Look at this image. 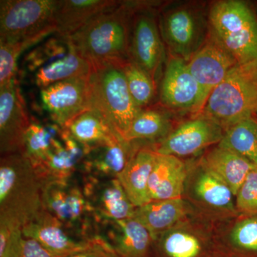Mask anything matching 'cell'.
<instances>
[{"mask_svg": "<svg viewBox=\"0 0 257 257\" xmlns=\"http://www.w3.org/2000/svg\"><path fill=\"white\" fill-rule=\"evenodd\" d=\"M87 154V149L62 128L47 160L37 168L46 181L72 179L81 173Z\"/></svg>", "mask_w": 257, "mask_h": 257, "instance_id": "18", "label": "cell"}, {"mask_svg": "<svg viewBox=\"0 0 257 257\" xmlns=\"http://www.w3.org/2000/svg\"><path fill=\"white\" fill-rule=\"evenodd\" d=\"M25 237L35 239L51 253L65 257L85 247L88 239L70 234L55 216L44 208L22 227Z\"/></svg>", "mask_w": 257, "mask_h": 257, "instance_id": "16", "label": "cell"}, {"mask_svg": "<svg viewBox=\"0 0 257 257\" xmlns=\"http://www.w3.org/2000/svg\"><path fill=\"white\" fill-rule=\"evenodd\" d=\"M61 128L57 124L50 128L40 123L31 121L24 138L22 154L35 167H40L53 149Z\"/></svg>", "mask_w": 257, "mask_h": 257, "instance_id": "30", "label": "cell"}, {"mask_svg": "<svg viewBox=\"0 0 257 257\" xmlns=\"http://www.w3.org/2000/svg\"><path fill=\"white\" fill-rule=\"evenodd\" d=\"M256 111V75L239 66L211 92L198 116L212 120L225 131Z\"/></svg>", "mask_w": 257, "mask_h": 257, "instance_id": "5", "label": "cell"}, {"mask_svg": "<svg viewBox=\"0 0 257 257\" xmlns=\"http://www.w3.org/2000/svg\"><path fill=\"white\" fill-rule=\"evenodd\" d=\"M187 66L200 87L204 107L211 92L239 65L209 32L207 40L187 62Z\"/></svg>", "mask_w": 257, "mask_h": 257, "instance_id": "13", "label": "cell"}, {"mask_svg": "<svg viewBox=\"0 0 257 257\" xmlns=\"http://www.w3.org/2000/svg\"><path fill=\"white\" fill-rule=\"evenodd\" d=\"M255 75H256V79H257V72H256V74H255Z\"/></svg>", "mask_w": 257, "mask_h": 257, "instance_id": "39", "label": "cell"}, {"mask_svg": "<svg viewBox=\"0 0 257 257\" xmlns=\"http://www.w3.org/2000/svg\"><path fill=\"white\" fill-rule=\"evenodd\" d=\"M89 77L62 81L41 89L44 107L61 128L65 127L76 116L90 109Z\"/></svg>", "mask_w": 257, "mask_h": 257, "instance_id": "12", "label": "cell"}, {"mask_svg": "<svg viewBox=\"0 0 257 257\" xmlns=\"http://www.w3.org/2000/svg\"><path fill=\"white\" fill-rule=\"evenodd\" d=\"M65 257H119L110 243L101 234L88 239L85 247Z\"/></svg>", "mask_w": 257, "mask_h": 257, "instance_id": "38", "label": "cell"}, {"mask_svg": "<svg viewBox=\"0 0 257 257\" xmlns=\"http://www.w3.org/2000/svg\"><path fill=\"white\" fill-rule=\"evenodd\" d=\"M119 2L112 0H62L55 15L56 33L67 38L103 12L112 9Z\"/></svg>", "mask_w": 257, "mask_h": 257, "instance_id": "24", "label": "cell"}, {"mask_svg": "<svg viewBox=\"0 0 257 257\" xmlns=\"http://www.w3.org/2000/svg\"><path fill=\"white\" fill-rule=\"evenodd\" d=\"M27 49L20 42H0V87L15 80L19 56Z\"/></svg>", "mask_w": 257, "mask_h": 257, "instance_id": "35", "label": "cell"}, {"mask_svg": "<svg viewBox=\"0 0 257 257\" xmlns=\"http://www.w3.org/2000/svg\"><path fill=\"white\" fill-rule=\"evenodd\" d=\"M45 179L23 154L1 157L0 221L23 227L42 208Z\"/></svg>", "mask_w": 257, "mask_h": 257, "instance_id": "2", "label": "cell"}, {"mask_svg": "<svg viewBox=\"0 0 257 257\" xmlns=\"http://www.w3.org/2000/svg\"><path fill=\"white\" fill-rule=\"evenodd\" d=\"M2 257H61L51 253L35 239L25 237L22 229L15 230Z\"/></svg>", "mask_w": 257, "mask_h": 257, "instance_id": "34", "label": "cell"}, {"mask_svg": "<svg viewBox=\"0 0 257 257\" xmlns=\"http://www.w3.org/2000/svg\"><path fill=\"white\" fill-rule=\"evenodd\" d=\"M121 64L92 65L89 82L90 109L99 112L124 138L143 109L130 94Z\"/></svg>", "mask_w": 257, "mask_h": 257, "instance_id": "4", "label": "cell"}, {"mask_svg": "<svg viewBox=\"0 0 257 257\" xmlns=\"http://www.w3.org/2000/svg\"><path fill=\"white\" fill-rule=\"evenodd\" d=\"M157 156L153 147L138 146L127 165L118 176L128 199L136 207L151 202L149 181Z\"/></svg>", "mask_w": 257, "mask_h": 257, "instance_id": "21", "label": "cell"}, {"mask_svg": "<svg viewBox=\"0 0 257 257\" xmlns=\"http://www.w3.org/2000/svg\"><path fill=\"white\" fill-rule=\"evenodd\" d=\"M199 164L224 182L235 197L248 174L257 168L239 154L219 145L207 152Z\"/></svg>", "mask_w": 257, "mask_h": 257, "instance_id": "22", "label": "cell"}, {"mask_svg": "<svg viewBox=\"0 0 257 257\" xmlns=\"http://www.w3.org/2000/svg\"><path fill=\"white\" fill-rule=\"evenodd\" d=\"M132 21L130 59L155 80L164 58V45L155 19L150 13H139Z\"/></svg>", "mask_w": 257, "mask_h": 257, "instance_id": "15", "label": "cell"}, {"mask_svg": "<svg viewBox=\"0 0 257 257\" xmlns=\"http://www.w3.org/2000/svg\"><path fill=\"white\" fill-rule=\"evenodd\" d=\"M153 243L165 257H199L202 251L201 240L195 234L180 228L162 233Z\"/></svg>", "mask_w": 257, "mask_h": 257, "instance_id": "31", "label": "cell"}, {"mask_svg": "<svg viewBox=\"0 0 257 257\" xmlns=\"http://www.w3.org/2000/svg\"><path fill=\"white\" fill-rule=\"evenodd\" d=\"M236 209L248 214L257 215V168L251 171L236 195Z\"/></svg>", "mask_w": 257, "mask_h": 257, "instance_id": "36", "label": "cell"}, {"mask_svg": "<svg viewBox=\"0 0 257 257\" xmlns=\"http://www.w3.org/2000/svg\"><path fill=\"white\" fill-rule=\"evenodd\" d=\"M189 212V204L178 198L151 201L136 207L134 218L148 230L154 241L162 233L175 227Z\"/></svg>", "mask_w": 257, "mask_h": 257, "instance_id": "23", "label": "cell"}, {"mask_svg": "<svg viewBox=\"0 0 257 257\" xmlns=\"http://www.w3.org/2000/svg\"><path fill=\"white\" fill-rule=\"evenodd\" d=\"M102 229L104 234L101 235L119 257H150L153 239L148 230L135 218L108 223Z\"/></svg>", "mask_w": 257, "mask_h": 257, "instance_id": "20", "label": "cell"}, {"mask_svg": "<svg viewBox=\"0 0 257 257\" xmlns=\"http://www.w3.org/2000/svg\"><path fill=\"white\" fill-rule=\"evenodd\" d=\"M135 13L128 2H119L66 39L92 65L121 63L130 59L131 20Z\"/></svg>", "mask_w": 257, "mask_h": 257, "instance_id": "1", "label": "cell"}, {"mask_svg": "<svg viewBox=\"0 0 257 257\" xmlns=\"http://www.w3.org/2000/svg\"><path fill=\"white\" fill-rule=\"evenodd\" d=\"M188 175L187 166L179 157L157 154L149 181L150 200L182 198Z\"/></svg>", "mask_w": 257, "mask_h": 257, "instance_id": "19", "label": "cell"}, {"mask_svg": "<svg viewBox=\"0 0 257 257\" xmlns=\"http://www.w3.org/2000/svg\"><path fill=\"white\" fill-rule=\"evenodd\" d=\"M42 206L77 239L87 240L101 234V225L83 192L82 184L74 178L46 181L42 190Z\"/></svg>", "mask_w": 257, "mask_h": 257, "instance_id": "6", "label": "cell"}, {"mask_svg": "<svg viewBox=\"0 0 257 257\" xmlns=\"http://www.w3.org/2000/svg\"><path fill=\"white\" fill-rule=\"evenodd\" d=\"M121 67L134 101L140 109H146L155 96V80L145 69L130 59L122 62Z\"/></svg>", "mask_w": 257, "mask_h": 257, "instance_id": "32", "label": "cell"}, {"mask_svg": "<svg viewBox=\"0 0 257 257\" xmlns=\"http://www.w3.org/2000/svg\"><path fill=\"white\" fill-rule=\"evenodd\" d=\"M218 145L236 152L257 167V120L252 116L230 126Z\"/></svg>", "mask_w": 257, "mask_h": 257, "instance_id": "29", "label": "cell"}, {"mask_svg": "<svg viewBox=\"0 0 257 257\" xmlns=\"http://www.w3.org/2000/svg\"><path fill=\"white\" fill-rule=\"evenodd\" d=\"M189 184L193 197L204 207L220 212L236 211L235 196L231 189L199 164Z\"/></svg>", "mask_w": 257, "mask_h": 257, "instance_id": "25", "label": "cell"}, {"mask_svg": "<svg viewBox=\"0 0 257 257\" xmlns=\"http://www.w3.org/2000/svg\"><path fill=\"white\" fill-rule=\"evenodd\" d=\"M57 0H1L0 42L32 47L56 32Z\"/></svg>", "mask_w": 257, "mask_h": 257, "instance_id": "7", "label": "cell"}, {"mask_svg": "<svg viewBox=\"0 0 257 257\" xmlns=\"http://www.w3.org/2000/svg\"><path fill=\"white\" fill-rule=\"evenodd\" d=\"M31 124L16 81L0 87L1 157L23 152L24 138Z\"/></svg>", "mask_w": 257, "mask_h": 257, "instance_id": "14", "label": "cell"}, {"mask_svg": "<svg viewBox=\"0 0 257 257\" xmlns=\"http://www.w3.org/2000/svg\"><path fill=\"white\" fill-rule=\"evenodd\" d=\"M224 134V130L212 120L197 116L171 131L153 148L159 155L179 158L191 156L211 145H217Z\"/></svg>", "mask_w": 257, "mask_h": 257, "instance_id": "9", "label": "cell"}, {"mask_svg": "<svg viewBox=\"0 0 257 257\" xmlns=\"http://www.w3.org/2000/svg\"><path fill=\"white\" fill-rule=\"evenodd\" d=\"M160 101L172 110L191 111L198 116L203 108L200 87L189 72L187 62L171 55L161 82Z\"/></svg>", "mask_w": 257, "mask_h": 257, "instance_id": "10", "label": "cell"}, {"mask_svg": "<svg viewBox=\"0 0 257 257\" xmlns=\"http://www.w3.org/2000/svg\"><path fill=\"white\" fill-rule=\"evenodd\" d=\"M69 135L87 151L121 136L99 112L87 109L76 116L65 127Z\"/></svg>", "mask_w": 257, "mask_h": 257, "instance_id": "26", "label": "cell"}, {"mask_svg": "<svg viewBox=\"0 0 257 257\" xmlns=\"http://www.w3.org/2000/svg\"><path fill=\"white\" fill-rule=\"evenodd\" d=\"M67 42V39L64 43L52 39L37 50L32 51L29 54V67L31 69H36L51 58L62 55L65 51L64 45H66Z\"/></svg>", "mask_w": 257, "mask_h": 257, "instance_id": "37", "label": "cell"}, {"mask_svg": "<svg viewBox=\"0 0 257 257\" xmlns=\"http://www.w3.org/2000/svg\"><path fill=\"white\" fill-rule=\"evenodd\" d=\"M209 34L233 56L242 68L257 72V16L247 3L221 0L208 15Z\"/></svg>", "mask_w": 257, "mask_h": 257, "instance_id": "3", "label": "cell"}, {"mask_svg": "<svg viewBox=\"0 0 257 257\" xmlns=\"http://www.w3.org/2000/svg\"><path fill=\"white\" fill-rule=\"evenodd\" d=\"M68 46L65 55L38 69L35 77L37 87L42 89L55 83L90 75L92 63L69 44Z\"/></svg>", "mask_w": 257, "mask_h": 257, "instance_id": "27", "label": "cell"}, {"mask_svg": "<svg viewBox=\"0 0 257 257\" xmlns=\"http://www.w3.org/2000/svg\"><path fill=\"white\" fill-rule=\"evenodd\" d=\"M170 132V119L165 112L146 108L134 120L124 138L128 142L150 140L157 143Z\"/></svg>", "mask_w": 257, "mask_h": 257, "instance_id": "28", "label": "cell"}, {"mask_svg": "<svg viewBox=\"0 0 257 257\" xmlns=\"http://www.w3.org/2000/svg\"><path fill=\"white\" fill-rule=\"evenodd\" d=\"M256 116H257V111H256Z\"/></svg>", "mask_w": 257, "mask_h": 257, "instance_id": "40", "label": "cell"}, {"mask_svg": "<svg viewBox=\"0 0 257 257\" xmlns=\"http://www.w3.org/2000/svg\"><path fill=\"white\" fill-rule=\"evenodd\" d=\"M138 145L122 136L89 150L83 162L81 175L96 178H117L133 156Z\"/></svg>", "mask_w": 257, "mask_h": 257, "instance_id": "17", "label": "cell"}, {"mask_svg": "<svg viewBox=\"0 0 257 257\" xmlns=\"http://www.w3.org/2000/svg\"><path fill=\"white\" fill-rule=\"evenodd\" d=\"M234 247L248 253H257V215H250L234 225L230 234Z\"/></svg>", "mask_w": 257, "mask_h": 257, "instance_id": "33", "label": "cell"}, {"mask_svg": "<svg viewBox=\"0 0 257 257\" xmlns=\"http://www.w3.org/2000/svg\"><path fill=\"white\" fill-rule=\"evenodd\" d=\"M160 31L171 55L189 62L207 40L209 21L197 7L179 5L162 13Z\"/></svg>", "mask_w": 257, "mask_h": 257, "instance_id": "8", "label": "cell"}, {"mask_svg": "<svg viewBox=\"0 0 257 257\" xmlns=\"http://www.w3.org/2000/svg\"><path fill=\"white\" fill-rule=\"evenodd\" d=\"M82 176L83 192L95 212L99 224L133 218L136 207L117 178H96Z\"/></svg>", "mask_w": 257, "mask_h": 257, "instance_id": "11", "label": "cell"}]
</instances>
